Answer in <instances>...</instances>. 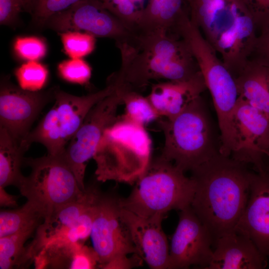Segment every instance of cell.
<instances>
[{
    "mask_svg": "<svg viewBox=\"0 0 269 269\" xmlns=\"http://www.w3.org/2000/svg\"><path fill=\"white\" fill-rule=\"evenodd\" d=\"M221 153L191 172L195 189L191 207L215 241L235 231L247 204L251 171Z\"/></svg>",
    "mask_w": 269,
    "mask_h": 269,
    "instance_id": "6da1fadb",
    "label": "cell"
},
{
    "mask_svg": "<svg viewBox=\"0 0 269 269\" xmlns=\"http://www.w3.org/2000/svg\"><path fill=\"white\" fill-rule=\"evenodd\" d=\"M190 19L236 76L251 57L257 38L243 0H186Z\"/></svg>",
    "mask_w": 269,
    "mask_h": 269,
    "instance_id": "7a4b0ae2",
    "label": "cell"
},
{
    "mask_svg": "<svg viewBox=\"0 0 269 269\" xmlns=\"http://www.w3.org/2000/svg\"><path fill=\"white\" fill-rule=\"evenodd\" d=\"M158 126L164 136L161 158L185 172L220 153L221 135L201 96L177 116Z\"/></svg>",
    "mask_w": 269,
    "mask_h": 269,
    "instance_id": "3957f363",
    "label": "cell"
},
{
    "mask_svg": "<svg viewBox=\"0 0 269 269\" xmlns=\"http://www.w3.org/2000/svg\"><path fill=\"white\" fill-rule=\"evenodd\" d=\"M151 143L144 126L119 116L105 130L93 156L97 180L136 182L151 162Z\"/></svg>",
    "mask_w": 269,
    "mask_h": 269,
    "instance_id": "277c9868",
    "label": "cell"
},
{
    "mask_svg": "<svg viewBox=\"0 0 269 269\" xmlns=\"http://www.w3.org/2000/svg\"><path fill=\"white\" fill-rule=\"evenodd\" d=\"M195 189L191 177L159 156L151 160L130 195L119 198V203L137 215L163 220L169 211L190 206Z\"/></svg>",
    "mask_w": 269,
    "mask_h": 269,
    "instance_id": "5b68a950",
    "label": "cell"
},
{
    "mask_svg": "<svg viewBox=\"0 0 269 269\" xmlns=\"http://www.w3.org/2000/svg\"><path fill=\"white\" fill-rule=\"evenodd\" d=\"M175 32L192 53L212 98L221 139L227 141L231 134L232 113L239 97L235 77L191 20L188 13L181 17Z\"/></svg>",
    "mask_w": 269,
    "mask_h": 269,
    "instance_id": "8992f818",
    "label": "cell"
},
{
    "mask_svg": "<svg viewBox=\"0 0 269 269\" xmlns=\"http://www.w3.org/2000/svg\"><path fill=\"white\" fill-rule=\"evenodd\" d=\"M23 163L31 171L18 188L40 212L44 221L61 206L81 197L85 190L80 188L63 154L24 158Z\"/></svg>",
    "mask_w": 269,
    "mask_h": 269,
    "instance_id": "52a82bcc",
    "label": "cell"
},
{
    "mask_svg": "<svg viewBox=\"0 0 269 269\" xmlns=\"http://www.w3.org/2000/svg\"><path fill=\"white\" fill-rule=\"evenodd\" d=\"M122 104V94L117 87L92 107L63 154L83 191L86 189L84 180L87 163L93 158L105 130L118 119L117 111Z\"/></svg>",
    "mask_w": 269,
    "mask_h": 269,
    "instance_id": "ba28073f",
    "label": "cell"
},
{
    "mask_svg": "<svg viewBox=\"0 0 269 269\" xmlns=\"http://www.w3.org/2000/svg\"><path fill=\"white\" fill-rule=\"evenodd\" d=\"M231 128L230 156L261 170L269 161V117L238 97Z\"/></svg>",
    "mask_w": 269,
    "mask_h": 269,
    "instance_id": "9c48e42d",
    "label": "cell"
},
{
    "mask_svg": "<svg viewBox=\"0 0 269 269\" xmlns=\"http://www.w3.org/2000/svg\"><path fill=\"white\" fill-rule=\"evenodd\" d=\"M44 26L59 32L84 31L95 37L110 38L116 45L132 43L135 35L101 0H84L52 16Z\"/></svg>",
    "mask_w": 269,
    "mask_h": 269,
    "instance_id": "30bf717a",
    "label": "cell"
},
{
    "mask_svg": "<svg viewBox=\"0 0 269 269\" xmlns=\"http://www.w3.org/2000/svg\"><path fill=\"white\" fill-rule=\"evenodd\" d=\"M120 208L119 198L99 192L90 237L102 269L116 257L138 255Z\"/></svg>",
    "mask_w": 269,
    "mask_h": 269,
    "instance_id": "8fae6325",
    "label": "cell"
},
{
    "mask_svg": "<svg viewBox=\"0 0 269 269\" xmlns=\"http://www.w3.org/2000/svg\"><path fill=\"white\" fill-rule=\"evenodd\" d=\"M213 240L191 206L181 210L169 246V269L196 266L207 269L211 261Z\"/></svg>",
    "mask_w": 269,
    "mask_h": 269,
    "instance_id": "7c38bea8",
    "label": "cell"
},
{
    "mask_svg": "<svg viewBox=\"0 0 269 269\" xmlns=\"http://www.w3.org/2000/svg\"><path fill=\"white\" fill-rule=\"evenodd\" d=\"M56 87L30 91L3 78L0 89V127L6 130L20 143L44 107L55 100Z\"/></svg>",
    "mask_w": 269,
    "mask_h": 269,
    "instance_id": "4fadbf2b",
    "label": "cell"
},
{
    "mask_svg": "<svg viewBox=\"0 0 269 269\" xmlns=\"http://www.w3.org/2000/svg\"><path fill=\"white\" fill-rule=\"evenodd\" d=\"M235 230L249 237L269 261V161L251 171L248 201Z\"/></svg>",
    "mask_w": 269,
    "mask_h": 269,
    "instance_id": "5bb4252c",
    "label": "cell"
},
{
    "mask_svg": "<svg viewBox=\"0 0 269 269\" xmlns=\"http://www.w3.org/2000/svg\"><path fill=\"white\" fill-rule=\"evenodd\" d=\"M120 214L138 255L150 269H169V246L162 228L163 220L143 217L121 206Z\"/></svg>",
    "mask_w": 269,
    "mask_h": 269,
    "instance_id": "9a60e30c",
    "label": "cell"
},
{
    "mask_svg": "<svg viewBox=\"0 0 269 269\" xmlns=\"http://www.w3.org/2000/svg\"><path fill=\"white\" fill-rule=\"evenodd\" d=\"M213 256L207 269H263L268 259L248 236L233 231L215 242Z\"/></svg>",
    "mask_w": 269,
    "mask_h": 269,
    "instance_id": "2e32d148",
    "label": "cell"
},
{
    "mask_svg": "<svg viewBox=\"0 0 269 269\" xmlns=\"http://www.w3.org/2000/svg\"><path fill=\"white\" fill-rule=\"evenodd\" d=\"M117 87V84L112 75L108 78L104 89L85 96L73 95L56 87L53 107L56 113L57 126L66 145L79 129L92 107L111 94Z\"/></svg>",
    "mask_w": 269,
    "mask_h": 269,
    "instance_id": "e0dca14e",
    "label": "cell"
},
{
    "mask_svg": "<svg viewBox=\"0 0 269 269\" xmlns=\"http://www.w3.org/2000/svg\"><path fill=\"white\" fill-rule=\"evenodd\" d=\"M206 90L203 77L199 71L186 80L153 84L147 97L160 117L171 119Z\"/></svg>",
    "mask_w": 269,
    "mask_h": 269,
    "instance_id": "ac0fdd59",
    "label": "cell"
},
{
    "mask_svg": "<svg viewBox=\"0 0 269 269\" xmlns=\"http://www.w3.org/2000/svg\"><path fill=\"white\" fill-rule=\"evenodd\" d=\"M98 192L94 187L86 188L81 197L56 209L39 225L35 238L27 246L32 261L39 250L60 238L73 226L93 203Z\"/></svg>",
    "mask_w": 269,
    "mask_h": 269,
    "instance_id": "d6986e66",
    "label": "cell"
},
{
    "mask_svg": "<svg viewBox=\"0 0 269 269\" xmlns=\"http://www.w3.org/2000/svg\"><path fill=\"white\" fill-rule=\"evenodd\" d=\"M235 79L239 97L269 117V64L250 57Z\"/></svg>",
    "mask_w": 269,
    "mask_h": 269,
    "instance_id": "ffe728a7",
    "label": "cell"
},
{
    "mask_svg": "<svg viewBox=\"0 0 269 269\" xmlns=\"http://www.w3.org/2000/svg\"><path fill=\"white\" fill-rule=\"evenodd\" d=\"M188 9L186 0H146L134 33L175 32Z\"/></svg>",
    "mask_w": 269,
    "mask_h": 269,
    "instance_id": "44dd1931",
    "label": "cell"
},
{
    "mask_svg": "<svg viewBox=\"0 0 269 269\" xmlns=\"http://www.w3.org/2000/svg\"><path fill=\"white\" fill-rule=\"evenodd\" d=\"M25 152L20 142L0 127V187L13 185L18 188L24 177L20 168Z\"/></svg>",
    "mask_w": 269,
    "mask_h": 269,
    "instance_id": "7402d4cb",
    "label": "cell"
},
{
    "mask_svg": "<svg viewBox=\"0 0 269 269\" xmlns=\"http://www.w3.org/2000/svg\"><path fill=\"white\" fill-rule=\"evenodd\" d=\"M44 218L40 212L28 201L21 207L0 212V238L18 232L36 231Z\"/></svg>",
    "mask_w": 269,
    "mask_h": 269,
    "instance_id": "603a6c76",
    "label": "cell"
},
{
    "mask_svg": "<svg viewBox=\"0 0 269 269\" xmlns=\"http://www.w3.org/2000/svg\"><path fill=\"white\" fill-rule=\"evenodd\" d=\"M117 83L125 105V112L121 116L123 118L144 126L161 118L147 97L126 85Z\"/></svg>",
    "mask_w": 269,
    "mask_h": 269,
    "instance_id": "cb8c5ba5",
    "label": "cell"
},
{
    "mask_svg": "<svg viewBox=\"0 0 269 269\" xmlns=\"http://www.w3.org/2000/svg\"><path fill=\"white\" fill-rule=\"evenodd\" d=\"M35 231H22L0 238V269L25 267L31 262L24 244Z\"/></svg>",
    "mask_w": 269,
    "mask_h": 269,
    "instance_id": "d4e9b609",
    "label": "cell"
},
{
    "mask_svg": "<svg viewBox=\"0 0 269 269\" xmlns=\"http://www.w3.org/2000/svg\"><path fill=\"white\" fill-rule=\"evenodd\" d=\"M15 76L20 87L30 91H40L48 76L46 67L36 61H30L17 68Z\"/></svg>",
    "mask_w": 269,
    "mask_h": 269,
    "instance_id": "484cf974",
    "label": "cell"
},
{
    "mask_svg": "<svg viewBox=\"0 0 269 269\" xmlns=\"http://www.w3.org/2000/svg\"><path fill=\"white\" fill-rule=\"evenodd\" d=\"M146 0H107L105 6L119 18L133 32L144 9Z\"/></svg>",
    "mask_w": 269,
    "mask_h": 269,
    "instance_id": "4316f807",
    "label": "cell"
},
{
    "mask_svg": "<svg viewBox=\"0 0 269 269\" xmlns=\"http://www.w3.org/2000/svg\"><path fill=\"white\" fill-rule=\"evenodd\" d=\"M60 34L65 52L72 58H81L94 50L95 37L91 34L78 31H67Z\"/></svg>",
    "mask_w": 269,
    "mask_h": 269,
    "instance_id": "83f0119b",
    "label": "cell"
},
{
    "mask_svg": "<svg viewBox=\"0 0 269 269\" xmlns=\"http://www.w3.org/2000/svg\"><path fill=\"white\" fill-rule=\"evenodd\" d=\"M84 0H32L30 13L33 23L43 27L52 16Z\"/></svg>",
    "mask_w": 269,
    "mask_h": 269,
    "instance_id": "f1b7e54d",
    "label": "cell"
},
{
    "mask_svg": "<svg viewBox=\"0 0 269 269\" xmlns=\"http://www.w3.org/2000/svg\"><path fill=\"white\" fill-rule=\"evenodd\" d=\"M58 71L64 80L80 85L88 83L91 76L90 66L81 58H72L62 61L58 65Z\"/></svg>",
    "mask_w": 269,
    "mask_h": 269,
    "instance_id": "f546056e",
    "label": "cell"
},
{
    "mask_svg": "<svg viewBox=\"0 0 269 269\" xmlns=\"http://www.w3.org/2000/svg\"><path fill=\"white\" fill-rule=\"evenodd\" d=\"M13 49L19 57L29 61L40 59L46 52L45 42L34 36L17 37L14 42Z\"/></svg>",
    "mask_w": 269,
    "mask_h": 269,
    "instance_id": "4dcf8cb0",
    "label": "cell"
},
{
    "mask_svg": "<svg viewBox=\"0 0 269 269\" xmlns=\"http://www.w3.org/2000/svg\"><path fill=\"white\" fill-rule=\"evenodd\" d=\"M98 259L93 247L80 244L75 250L70 269H93L98 267Z\"/></svg>",
    "mask_w": 269,
    "mask_h": 269,
    "instance_id": "1f68e13d",
    "label": "cell"
},
{
    "mask_svg": "<svg viewBox=\"0 0 269 269\" xmlns=\"http://www.w3.org/2000/svg\"><path fill=\"white\" fill-rule=\"evenodd\" d=\"M258 29L269 24V0H243Z\"/></svg>",
    "mask_w": 269,
    "mask_h": 269,
    "instance_id": "d6a6232c",
    "label": "cell"
},
{
    "mask_svg": "<svg viewBox=\"0 0 269 269\" xmlns=\"http://www.w3.org/2000/svg\"><path fill=\"white\" fill-rule=\"evenodd\" d=\"M24 10L21 0H0V23L13 25L19 13Z\"/></svg>",
    "mask_w": 269,
    "mask_h": 269,
    "instance_id": "836d02e7",
    "label": "cell"
},
{
    "mask_svg": "<svg viewBox=\"0 0 269 269\" xmlns=\"http://www.w3.org/2000/svg\"><path fill=\"white\" fill-rule=\"evenodd\" d=\"M260 31L251 57L269 64V24Z\"/></svg>",
    "mask_w": 269,
    "mask_h": 269,
    "instance_id": "e575fe53",
    "label": "cell"
},
{
    "mask_svg": "<svg viewBox=\"0 0 269 269\" xmlns=\"http://www.w3.org/2000/svg\"><path fill=\"white\" fill-rule=\"evenodd\" d=\"M142 259L137 254L123 255L115 258L105 265L102 269H129L139 266Z\"/></svg>",
    "mask_w": 269,
    "mask_h": 269,
    "instance_id": "d590c367",
    "label": "cell"
},
{
    "mask_svg": "<svg viewBox=\"0 0 269 269\" xmlns=\"http://www.w3.org/2000/svg\"><path fill=\"white\" fill-rule=\"evenodd\" d=\"M17 197L8 193L4 188L0 187V205L3 207L16 208Z\"/></svg>",
    "mask_w": 269,
    "mask_h": 269,
    "instance_id": "8d00e7d4",
    "label": "cell"
},
{
    "mask_svg": "<svg viewBox=\"0 0 269 269\" xmlns=\"http://www.w3.org/2000/svg\"><path fill=\"white\" fill-rule=\"evenodd\" d=\"M24 11L30 13L32 0H21Z\"/></svg>",
    "mask_w": 269,
    "mask_h": 269,
    "instance_id": "74e56055",
    "label": "cell"
},
{
    "mask_svg": "<svg viewBox=\"0 0 269 269\" xmlns=\"http://www.w3.org/2000/svg\"><path fill=\"white\" fill-rule=\"evenodd\" d=\"M103 3L106 1L107 0H101Z\"/></svg>",
    "mask_w": 269,
    "mask_h": 269,
    "instance_id": "f35d334b",
    "label": "cell"
}]
</instances>
